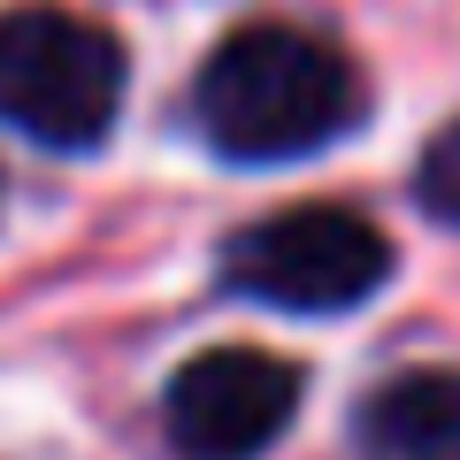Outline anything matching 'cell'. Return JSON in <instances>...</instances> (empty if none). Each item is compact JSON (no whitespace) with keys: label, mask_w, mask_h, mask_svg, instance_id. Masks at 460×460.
Masks as SVG:
<instances>
[{"label":"cell","mask_w":460,"mask_h":460,"mask_svg":"<svg viewBox=\"0 0 460 460\" xmlns=\"http://www.w3.org/2000/svg\"><path fill=\"white\" fill-rule=\"evenodd\" d=\"M192 115L223 162H299L353 123V69L299 23H238L199 62Z\"/></svg>","instance_id":"cell-1"},{"label":"cell","mask_w":460,"mask_h":460,"mask_svg":"<svg viewBox=\"0 0 460 460\" xmlns=\"http://www.w3.org/2000/svg\"><path fill=\"white\" fill-rule=\"evenodd\" d=\"M131 54L77 8H8L0 16V123L54 154H93L123 115Z\"/></svg>","instance_id":"cell-2"},{"label":"cell","mask_w":460,"mask_h":460,"mask_svg":"<svg viewBox=\"0 0 460 460\" xmlns=\"http://www.w3.org/2000/svg\"><path fill=\"white\" fill-rule=\"evenodd\" d=\"M223 284L284 314H345L392 284V238L338 199H299L230 238Z\"/></svg>","instance_id":"cell-3"},{"label":"cell","mask_w":460,"mask_h":460,"mask_svg":"<svg viewBox=\"0 0 460 460\" xmlns=\"http://www.w3.org/2000/svg\"><path fill=\"white\" fill-rule=\"evenodd\" d=\"M299 392L307 376L269 345H208L169 376L162 422L184 460H261L299 414Z\"/></svg>","instance_id":"cell-4"},{"label":"cell","mask_w":460,"mask_h":460,"mask_svg":"<svg viewBox=\"0 0 460 460\" xmlns=\"http://www.w3.org/2000/svg\"><path fill=\"white\" fill-rule=\"evenodd\" d=\"M368 460H460V368H407L361 407Z\"/></svg>","instance_id":"cell-5"},{"label":"cell","mask_w":460,"mask_h":460,"mask_svg":"<svg viewBox=\"0 0 460 460\" xmlns=\"http://www.w3.org/2000/svg\"><path fill=\"white\" fill-rule=\"evenodd\" d=\"M414 199H422L438 223H460V123H445L422 146V162H414Z\"/></svg>","instance_id":"cell-6"}]
</instances>
